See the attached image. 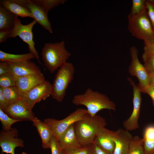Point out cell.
<instances>
[{"label": "cell", "mask_w": 154, "mask_h": 154, "mask_svg": "<svg viewBox=\"0 0 154 154\" xmlns=\"http://www.w3.org/2000/svg\"><path fill=\"white\" fill-rule=\"evenodd\" d=\"M10 32L7 30H0V43L5 41L10 37Z\"/></svg>", "instance_id": "38"}, {"label": "cell", "mask_w": 154, "mask_h": 154, "mask_svg": "<svg viewBox=\"0 0 154 154\" xmlns=\"http://www.w3.org/2000/svg\"><path fill=\"white\" fill-rule=\"evenodd\" d=\"M28 1L41 7L48 13L51 9L64 4L66 0H28Z\"/></svg>", "instance_id": "25"}, {"label": "cell", "mask_w": 154, "mask_h": 154, "mask_svg": "<svg viewBox=\"0 0 154 154\" xmlns=\"http://www.w3.org/2000/svg\"><path fill=\"white\" fill-rule=\"evenodd\" d=\"M16 86V77L9 73L0 76V87L7 88Z\"/></svg>", "instance_id": "28"}, {"label": "cell", "mask_w": 154, "mask_h": 154, "mask_svg": "<svg viewBox=\"0 0 154 154\" xmlns=\"http://www.w3.org/2000/svg\"><path fill=\"white\" fill-rule=\"evenodd\" d=\"M154 54V40L148 44L144 45V52L142 56H147Z\"/></svg>", "instance_id": "35"}, {"label": "cell", "mask_w": 154, "mask_h": 154, "mask_svg": "<svg viewBox=\"0 0 154 154\" xmlns=\"http://www.w3.org/2000/svg\"><path fill=\"white\" fill-rule=\"evenodd\" d=\"M141 92L147 93L150 96L154 106V86H149L143 90Z\"/></svg>", "instance_id": "37"}, {"label": "cell", "mask_w": 154, "mask_h": 154, "mask_svg": "<svg viewBox=\"0 0 154 154\" xmlns=\"http://www.w3.org/2000/svg\"><path fill=\"white\" fill-rule=\"evenodd\" d=\"M133 136L125 129L120 128L114 131L112 139L115 144L113 154H128L129 146Z\"/></svg>", "instance_id": "15"}, {"label": "cell", "mask_w": 154, "mask_h": 154, "mask_svg": "<svg viewBox=\"0 0 154 154\" xmlns=\"http://www.w3.org/2000/svg\"><path fill=\"white\" fill-rule=\"evenodd\" d=\"M57 140L62 150L82 146L77 136L74 124L69 127Z\"/></svg>", "instance_id": "18"}, {"label": "cell", "mask_w": 154, "mask_h": 154, "mask_svg": "<svg viewBox=\"0 0 154 154\" xmlns=\"http://www.w3.org/2000/svg\"><path fill=\"white\" fill-rule=\"evenodd\" d=\"M129 51L131 61L129 68L130 75L135 76L139 81L138 86L140 91L149 86L148 73L144 65L140 62L138 58V51L134 46L130 47Z\"/></svg>", "instance_id": "8"}, {"label": "cell", "mask_w": 154, "mask_h": 154, "mask_svg": "<svg viewBox=\"0 0 154 154\" xmlns=\"http://www.w3.org/2000/svg\"><path fill=\"white\" fill-rule=\"evenodd\" d=\"M21 154H27V153H26L25 152H23L21 153Z\"/></svg>", "instance_id": "41"}, {"label": "cell", "mask_w": 154, "mask_h": 154, "mask_svg": "<svg viewBox=\"0 0 154 154\" xmlns=\"http://www.w3.org/2000/svg\"><path fill=\"white\" fill-rule=\"evenodd\" d=\"M146 0H133L130 13L132 15H136L140 13L145 8Z\"/></svg>", "instance_id": "30"}, {"label": "cell", "mask_w": 154, "mask_h": 154, "mask_svg": "<svg viewBox=\"0 0 154 154\" xmlns=\"http://www.w3.org/2000/svg\"><path fill=\"white\" fill-rule=\"evenodd\" d=\"M128 29L132 35L144 41V45L151 43L154 40V32L145 8L139 14H129Z\"/></svg>", "instance_id": "4"}, {"label": "cell", "mask_w": 154, "mask_h": 154, "mask_svg": "<svg viewBox=\"0 0 154 154\" xmlns=\"http://www.w3.org/2000/svg\"><path fill=\"white\" fill-rule=\"evenodd\" d=\"M15 16L0 5V30H7L11 32L13 28Z\"/></svg>", "instance_id": "21"}, {"label": "cell", "mask_w": 154, "mask_h": 154, "mask_svg": "<svg viewBox=\"0 0 154 154\" xmlns=\"http://www.w3.org/2000/svg\"><path fill=\"white\" fill-rule=\"evenodd\" d=\"M32 122L41 138L42 147L44 149H50L51 141L53 136L51 129L46 123L36 117Z\"/></svg>", "instance_id": "19"}, {"label": "cell", "mask_w": 154, "mask_h": 154, "mask_svg": "<svg viewBox=\"0 0 154 154\" xmlns=\"http://www.w3.org/2000/svg\"><path fill=\"white\" fill-rule=\"evenodd\" d=\"M143 139L145 154H152L154 151V126L145 129Z\"/></svg>", "instance_id": "23"}, {"label": "cell", "mask_w": 154, "mask_h": 154, "mask_svg": "<svg viewBox=\"0 0 154 154\" xmlns=\"http://www.w3.org/2000/svg\"><path fill=\"white\" fill-rule=\"evenodd\" d=\"M18 131L15 128L7 131L2 130L0 134V146L1 153L15 154V149L17 147H24V141L18 137Z\"/></svg>", "instance_id": "10"}, {"label": "cell", "mask_w": 154, "mask_h": 154, "mask_svg": "<svg viewBox=\"0 0 154 154\" xmlns=\"http://www.w3.org/2000/svg\"><path fill=\"white\" fill-rule=\"evenodd\" d=\"M52 84L45 80L31 89L24 97L32 109L37 103L44 100L51 95Z\"/></svg>", "instance_id": "12"}, {"label": "cell", "mask_w": 154, "mask_h": 154, "mask_svg": "<svg viewBox=\"0 0 154 154\" xmlns=\"http://www.w3.org/2000/svg\"><path fill=\"white\" fill-rule=\"evenodd\" d=\"M152 154H154V151H153V152L152 153Z\"/></svg>", "instance_id": "42"}, {"label": "cell", "mask_w": 154, "mask_h": 154, "mask_svg": "<svg viewBox=\"0 0 154 154\" xmlns=\"http://www.w3.org/2000/svg\"><path fill=\"white\" fill-rule=\"evenodd\" d=\"M127 79L133 87V108L130 116L123 121V125L125 129L129 131L135 130L139 128L138 121L140 116L141 97V92L138 86L130 78L128 77Z\"/></svg>", "instance_id": "9"}, {"label": "cell", "mask_w": 154, "mask_h": 154, "mask_svg": "<svg viewBox=\"0 0 154 154\" xmlns=\"http://www.w3.org/2000/svg\"><path fill=\"white\" fill-rule=\"evenodd\" d=\"M9 63L12 73L16 77L37 74L41 72L39 67L31 60Z\"/></svg>", "instance_id": "16"}, {"label": "cell", "mask_w": 154, "mask_h": 154, "mask_svg": "<svg viewBox=\"0 0 154 154\" xmlns=\"http://www.w3.org/2000/svg\"><path fill=\"white\" fill-rule=\"evenodd\" d=\"M35 58V55L31 52L23 54H13L0 50V62L13 63L31 60Z\"/></svg>", "instance_id": "22"}, {"label": "cell", "mask_w": 154, "mask_h": 154, "mask_svg": "<svg viewBox=\"0 0 154 154\" xmlns=\"http://www.w3.org/2000/svg\"><path fill=\"white\" fill-rule=\"evenodd\" d=\"M107 124L102 117L97 114L92 117L88 114L75 123V132L81 145L85 146L93 143L99 131L105 127Z\"/></svg>", "instance_id": "2"}, {"label": "cell", "mask_w": 154, "mask_h": 154, "mask_svg": "<svg viewBox=\"0 0 154 154\" xmlns=\"http://www.w3.org/2000/svg\"><path fill=\"white\" fill-rule=\"evenodd\" d=\"M37 23L34 20L28 24L23 25L21 23L18 17H16L14 27L10 32V37H19L28 44L30 52L35 55L39 63L42 65L39 60L38 53L35 47V43L33 40L32 30L34 25Z\"/></svg>", "instance_id": "7"}, {"label": "cell", "mask_w": 154, "mask_h": 154, "mask_svg": "<svg viewBox=\"0 0 154 154\" xmlns=\"http://www.w3.org/2000/svg\"><path fill=\"white\" fill-rule=\"evenodd\" d=\"M145 4L147 14L154 29V2L153 0H146Z\"/></svg>", "instance_id": "31"}, {"label": "cell", "mask_w": 154, "mask_h": 154, "mask_svg": "<svg viewBox=\"0 0 154 154\" xmlns=\"http://www.w3.org/2000/svg\"><path fill=\"white\" fill-rule=\"evenodd\" d=\"M51 154H62V150L59 146L57 140L53 136L52 137L50 144Z\"/></svg>", "instance_id": "33"}, {"label": "cell", "mask_w": 154, "mask_h": 154, "mask_svg": "<svg viewBox=\"0 0 154 154\" xmlns=\"http://www.w3.org/2000/svg\"><path fill=\"white\" fill-rule=\"evenodd\" d=\"M144 66L148 72L154 70V54L142 56Z\"/></svg>", "instance_id": "32"}, {"label": "cell", "mask_w": 154, "mask_h": 154, "mask_svg": "<svg viewBox=\"0 0 154 154\" xmlns=\"http://www.w3.org/2000/svg\"><path fill=\"white\" fill-rule=\"evenodd\" d=\"M114 131L105 127L101 129L98 133L93 142L109 154H113L115 144L112 139Z\"/></svg>", "instance_id": "17"}, {"label": "cell", "mask_w": 154, "mask_h": 154, "mask_svg": "<svg viewBox=\"0 0 154 154\" xmlns=\"http://www.w3.org/2000/svg\"><path fill=\"white\" fill-rule=\"evenodd\" d=\"M0 4L15 16L33 18L31 13L27 7L13 1V0H1Z\"/></svg>", "instance_id": "20"}, {"label": "cell", "mask_w": 154, "mask_h": 154, "mask_svg": "<svg viewBox=\"0 0 154 154\" xmlns=\"http://www.w3.org/2000/svg\"><path fill=\"white\" fill-rule=\"evenodd\" d=\"M42 73L16 77V86L23 98L26 94L37 85L45 81Z\"/></svg>", "instance_id": "14"}, {"label": "cell", "mask_w": 154, "mask_h": 154, "mask_svg": "<svg viewBox=\"0 0 154 154\" xmlns=\"http://www.w3.org/2000/svg\"><path fill=\"white\" fill-rule=\"evenodd\" d=\"M128 154H145L143 138L137 135L133 136L129 143Z\"/></svg>", "instance_id": "26"}, {"label": "cell", "mask_w": 154, "mask_h": 154, "mask_svg": "<svg viewBox=\"0 0 154 154\" xmlns=\"http://www.w3.org/2000/svg\"><path fill=\"white\" fill-rule=\"evenodd\" d=\"M72 103L76 105H83L86 107L88 114L93 117L100 111L108 109L113 111L116 110V105L105 95L90 88L86 89L83 94L74 96Z\"/></svg>", "instance_id": "1"}, {"label": "cell", "mask_w": 154, "mask_h": 154, "mask_svg": "<svg viewBox=\"0 0 154 154\" xmlns=\"http://www.w3.org/2000/svg\"><path fill=\"white\" fill-rule=\"evenodd\" d=\"M0 120L2 126V130L5 131L10 130L12 128L11 126L13 124L17 122L20 121L12 118L1 109Z\"/></svg>", "instance_id": "29"}, {"label": "cell", "mask_w": 154, "mask_h": 154, "mask_svg": "<svg viewBox=\"0 0 154 154\" xmlns=\"http://www.w3.org/2000/svg\"><path fill=\"white\" fill-rule=\"evenodd\" d=\"M23 6L27 7L31 13L33 18L50 33H52L51 25L48 18V13L41 7L29 3L28 0H13Z\"/></svg>", "instance_id": "13"}, {"label": "cell", "mask_w": 154, "mask_h": 154, "mask_svg": "<svg viewBox=\"0 0 154 154\" xmlns=\"http://www.w3.org/2000/svg\"><path fill=\"white\" fill-rule=\"evenodd\" d=\"M153 2H154V0H153Z\"/></svg>", "instance_id": "43"}, {"label": "cell", "mask_w": 154, "mask_h": 154, "mask_svg": "<svg viewBox=\"0 0 154 154\" xmlns=\"http://www.w3.org/2000/svg\"><path fill=\"white\" fill-rule=\"evenodd\" d=\"M42 59L44 65L51 73L66 62L71 55L65 47L64 41L54 43H46L42 48Z\"/></svg>", "instance_id": "3"}, {"label": "cell", "mask_w": 154, "mask_h": 154, "mask_svg": "<svg viewBox=\"0 0 154 154\" xmlns=\"http://www.w3.org/2000/svg\"><path fill=\"white\" fill-rule=\"evenodd\" d=\"M75 69L73 64L67 62L58 70L52 84L51 96L58 102H62L69 84L72 81Z\"/></svg>", "instance_id": "5"}, {"label": "cell", "mask_w": 154, "mask_h": 154, "mask_svg": "<svg viewBox=\"0 0 154 154\" xmlns=\"http://www.w3.org/2000/svg\"><path fill=\"white\" fill-rule=\"evenodd\" d=\"M9 73H12V72L9 63L1 62H0V76Z\"/></svg>", "instance_id": "34"}, {"label": "cell", "mask_w": 154, "mask_h": 154, "mask_svg": "<svg viewBox=\"0 0 154 154\" xmlns=\"http://www.w3.org/2000/svg\"><path fill=\"white\" fill-rule=\"evenodd\" d=\"M32 110L25 100L23 98L8 106L4 112L14 119L20 121H32L36 117Z\"/></svg>", "instance_id": "11"}, {"label": "cell", "mask_w": 154, "mask_h": 154, "mask_svg": "<svg viewBox=\"0 0 154 154\" xmlns=\"http://www.w3.org/2000/svg\"><path fill=\"white\" fill-rule=\"evenodd\" d=\"M153 31H154V29H153Z\"/></svg>", "instance_id": "44"}, {"label": "cell", "mask_w": 154, "mask_h": 154, "mask_svg": "<svg viewBox=\"0 0 154 154\" xmlns=\"http://www.w3.org/2000/svg\"><path fill=\"white\" fill-rule=\"evenodd\" d=\"M8 106V105L3 94L2 89L0 87V109L4 112Z\"/></svg>", "instance_id": "36"}, {"label": "cell", "mask_w": 154, "mask_h": 154, "mask_svg": "<svg viewBox=\"0 0 154 154\" xmlns=\"http://www.w3.org/2000/svg\"><path fill=\"white\" fill-rule=\"evenodd\" d=\"M92 154H109L97 145L93 143Z\"/></svg>", "instance_id": "39"}, {"label": "cell", "mask_w": 154, "mask_h": 154, "mask_svg": "<svg viewBox=\"0 0 154 154\" xmlns=\"http://www.w3.org/2000/svg\"></svg>", "instance_id": "45"}, {"label": "cell", "mask_w": 154, "mask_h": 154, "mask_svg": "<svg viewBox=\"0 0 154 154\" xmlns=\"http://www.w3.org/2000/svg\"><path fill=\"white\" fill-rule=\"evenodd\" d=\"M149 86H154V70L148 72Z\"/></svg>", "instance_id": "40"}, {"label": "cell", "mask_w": 154, "mask_h": 154, "mask_svg": "<svg viewBox=\"0 0 154 154\" xmlns=\"http://www.w3.org/2000/svg\"><path fill=\"white\" fill-rule=\"evenodd\" d=\"M92 143L80 147L62 149V154H92Z\"/></svg>", "instance_id": "27"}, {"label": "cell", "mask_w": 154, "mask_h": 154, "mask_svg": "<svg viewBox=\"0 0 154 154\" xmlns=\"http://www.w3.org/2000/svg\"><path fill=\"white\" fill-rule=\"evenodd\" d=\"M88 114L87 109L79 108L63 119L57 120L54 118H48L44 119L43 121L49 126L53 137L57 139L69 127L84 118Z\"/></svg>", "instance_id": "6"}, {"label": "cell", "mask_w": 154, "mask_h": 154, "mask_svg": "<svg viewBox=\"0 0 154 154\" xmlns=\"http://www.w3.org/2000/svg\"><path fill=\"white\" fill-rule=\"evenodd\" d=\"M1 88L8 106L23 99L16 86Z\"/></svg>", "instance_id": "24"}]
</instances>
